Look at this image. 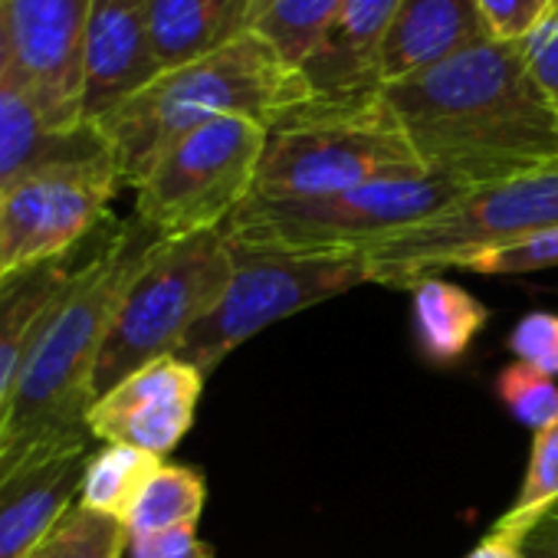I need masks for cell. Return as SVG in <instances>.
I'll list each match as a JSON object with an SVG mask.
<instances>
[{
	"mask_svg": "<svg viewBox=\"0 0 558 558\" xmlns=\"http://www.w3.org/2000/svg\"><path fill=\"white\" fill-rule=\"evenodd\" d=\"M525 532L519 529H506V525H493L483 542H476V548L466 558H525Z\"/></svg>",
	"mask_w": 558,
	"mask_h": 558,
	"instance_id": "31",
	"label": "cell"
},
{
	"mask_svg": "<svg viewBox=\"0 0 558 558\" xmlns=\"http://www.w3.org/2000/svg\"><path fill=\"white\" fill-rule=\"evenodd\" d=\"M266 129L253 119H214L178 138L135 184V217L165 240L223 227L253 194Z\"/></svg>",
	"mask_w": 558,
	"mask_h": 558,
	"instance_id": "8",
	"label": "cell"
},
{
	"mask_svg": "<svg viewBox=\"0 0 558 558\" xmlns=\"http://www.w3.org/2000/svg\"><path fill=\"white\" fill-rule=\"evenodd\" d=\"M430 174L466 191L558 168V116L525 47L486 40L381 89Z\"/></svg>",
	"mask_w": 558,
	"mask_h": 558,
	"instance_id": "1",
	"label": "cell"
},
{
	"mask_svg": "<svg viewBox=\"0 0 558 558\" xmlns=\"http://www.w3.org/2000/svg\"><path fill=\"white\" fill-rule=\"evenodd\" d=\"M558 227V168L493 187H476L424 223H414L362 253L365 279L414 290L460 256L496 250Z\"/></svg>",
	"mask_w": 558,
	"mask_h": 558,
	"instance_id": "7",
	"label": "cell"
},
{
	"mask_svg": "<svg viewBox=\"0 0 558 558\" xmlns=\"http://www.w3.org/2000/svg\"><path fill=\"white\" fill-rule=\"evenodd\" d=\"M345 0H263L253 34L266 40L283 63L303 70L336 24Z\"/></svg>",
	"mask_w": 558,
	"mask_h": 558,
	"instance_id": "21",
	"label": "cell"
},
{
	"mask_svg": "<svg viewBox=\"0 0 558 558\" xmlns=\"http://www.w3.org/2000/svg\"><path fill=\"white\" fill-rule=\"evenodd\" d=\"M161 463L165 460H158V457H151L145 450L122 447V444H102L86 460L80 502L125 522V515L132 512L138 493L145 489V483L155 476V470Z\"/></svg>",
	"mask_w": 558,
	"mask_h": 558,
	"instance_id": "23",
	"label": "cell"
},
{
	"mask_svg": "<svg viewBox=\"0 0 558 558\" xmlns=\"http://www.w3.org/2000/svg\"><path fill=\"white\" fill-rule=\"evenodd\" d=\"M4 279H8V276H0V283H4Z\"/></svg>",
	"mask_w": 558,
	"mask_h": 558,
	"instance_id": "34",
	"label": "cell"
},
{
	"mask_svg": "<svg viewBox=\"0 0 558 558\" xmlns=\"http://www.w3.org/2000/svg\"><path fill=\"white\" fill-rule=\"evenodd\" d=\"M476 0H401L385 44V86L486 44Z\"/></svg>",
	"mask_w": 558,
	"mask_h": 558,
	"instance_id": "17",
	"label": "cell"
},
{
	"mask_svg": "<svg viewBox=\"0 0 558 558\" xmlns=\"http://www.w3.org/2000/svg\"><path fill=\"white\" fill-rule=\"evenodd\" d=\"M310 102L313 89L306 76L250 31L204 60L165 70L142 93L102 116L96 129L125 187H135L178 138L214 119L240 116L269 132Z\"/></svg>",
	"mask_w": 558,
	"mask_h": 558,
	"instance_id": "3",
	"label": "cell"
},
{
	"mask_svg": "<svg viewBox=\"0 0 558 558\" xmlns=\"http://www.w3.org/2000/svg\"><path fill=\"white\" fill-rule=\"evenodd\" d=\"M411 300L414 313V339L421 355L430 365H453L460 362L473 339L486 329L489 310L466 293L463 287L450 283L444 276H430L417 283Z\"/></svg>",
	"mask_w": 558,
	"mask_h": 558,
	"instance_id": "20",
	"label": "cell"
},
{
	"mask_svg": "<svg viewBox=\"0 0 558 558\" xmlns=\"http://www.w3.org/2000/svg\"><path fill=\"white\" fill-rule=\"evenodd\" d=\"M73 256L27 266L0 283V408H4V401L17 381V372H21L44 319L50 316V310L70 287L73 272L80 269V263Z\"/></svg>",
	"mask_w": 558,
	"mask_h": 558,
	"instance_id": "19",
	"label": "cell"
},
{
	"mask_svg": "<svg viewBox=\"0 0 558 558\" xmlns=\"http://www.w3.org/2000/svg\"><path fill=\"white\" fill-rule=\"evenodd\" d=\"M207 502V483L197 466L161 463L155 476L138 493L132 512L125 515L129 535L165 532L178 525H197Z\"/></svg>",
	"mask_w": 558,
	"mask_h": 558,
	"instance_id": "22",
	"label": "cell"
},
{
	"mask_svg": "<svg viewBox=\"0 0 558 558\" xmlns=\"http://www.w3.org/2000/svg\"><path fill=\"white\" fill-rule=\"evenodd\" d=\"M401 0H345L319 50L300 70L313 89V102L359 106L385 89V44Z\"/></svg>",
	"mask_w": 558,
	"mask_h": 558,
	"instance_id": "15",
	"label": "cell"
},
{
	"mask_svg": "<svg viewBox=\"0 0 558 558\" xmlns=\"http://www.w3.org/2000/svg\"><path fill=\"white\" fill-rule=\"evenodd\" d=\"M417 174L430 171L381 96L359 106L310 102L266 132L250 197H319Z\"/></svg>",
	"mask_w": 558,
	"mask_h": 558,
	"instance_id": "5",
	"label": "cell"
},
{
	"mask_svg": "<svg viewBox=\"0 0 558 558\" xmlns=\"http://www.w3.org/2000/svg\"><path fill=\"white\" fill-rule=\"evenodd\" d=\"M158 76L145 0H93L83 50V119L96 125Z\"/></svg>",
	"mask_w": 558,
	"mask_h": 558,
	"instance_id": "14",
	"label": "cell"
},
{
	"mask_svg": "<svg viewBox=\"0 0 558 558\" xmlns=\"http://www.w3.org/2000/svg\"><path fill=\"white\" fill-rule=\"evenodd\" d=\"M204 375L178 355L148 362L122 378L86 411V430L99 444H122L165 460L191 430Z\"/></svg>",
	"mask_w": 558,
	"mask_h": 558,
	"instance_id": "12",
	"label": "cell"
},
{
	"mask_svg": "<svg viewBox=\"0 0 558 558\" xmlns=\"http://www.w3.org/2000/svg\"><path fill=\"white\" fill-rule=\"evenodd\" d=\"M489 40L525 44L551 17L555 0H476Z\"/></svg>",
	"mask_w": 558,
	"mask_h": 558,
	"instance_id": "27",
	"label": "cell"
},
{
	"mask_svg": "<svg viewBox=\"0 0 558 558\" xmlns=\"http://www.w3.org/2000/svg\"><path fill=\"white\" fill-rule=\"evenodd\" d=\"M263 0H145L161 73L204 60L253 31Z\"/></svg>",
	"mask_w": 558,
	"mask_h": 558,
	"instance_id": "18",
	"label": "cell"
},
{
	"mask_svg": "<svg viewBox=\"0 0 558 558\" xmlns=\"http://www.w3.org/2000/svg\"><path fill=\"white\" fill-rule=\"evenodd\" d=\"M548 21H558V0H555V8H551V17Z\"/></svg>",
	"mask_w": 558,
	"mask_h": 558,
	"instance_id": "33",
	"label": "cell"
},
{
	"mask_svg": "<svg viewBox=\"0 0 558 558\" xmlns=\"http://www.w3.org/2000/svg\"><path fill=\"white\" fill-rule=\"evenodd\" d=\"M89 444V430L47 440L0 476V558H27L80 499Z\"/></svg>",
	"mask_w": 558,
	"mask_h": 558,
	"instance_id": "13",
	"label": "cell"
},
{
	"mask_svg": "<svg viewBox=\"0 0 558 558\" xmlns=\"http://www.w3.org/2000/svg\"><path fill=\"white\" fill-rule=\"evenodd\" d=\"M466 187L440 178H391L319 197H246L223 223L236 250L290 256H362L375 243L430 220Z\"/></svg>",
	"mask_w": 558,
	"mask_h": 558,
	"instance_id": "4",
	"label": "cell"
},
{
	"mask_svg": "<svg viewBox=\"0 0 558 558\" xmlns=\"http://www.w3.org/2000/svg\"><path fill=\"white\" fill-rule=\"evenodd\" d=\"M509 352L545 375H558V313H529L509 332Z\"/></svg>",
	"mask_w": 558,
	"mask_h": 558,
	"instance_id": "28",
	"label": "cell"
},
{
	"mask_svg": "<svg viewBox=\"0 0 558 558\" xmlns=\"http://www.w3.org/2000/svg\"><path fill=\"white\" fill-rule=\"evenodd\" d=\"M161 243L165 236L132 217L116 227L93 259L80 263L0 408V476L40 444L86 430L93 372L106 336L125 293Z\"/></svg>",
	"mask_w": 558,
	"mask_h": 558,
	"instance_id": "2",
	"label": "cell"
},
{
	"mask_svg": "<svg viewBox=\"0 0 558 558\" xmlns=\"http://www.w3.org/2000/svg\"><path fill=\"white\" fill-rule=\"evenodd\" d=\"M122 555H129L125 522L96 512L76 499L27 558H122Z\"/></svg>",
	"mask_w": 558,
	"mask_h": 558,
	"instance_id": "24",
	"label": "cell"
},
{
	"mask_svg": "<svg viewBox=\"0 0 558 558\" xmlns=\"http://www.w3.org/2000/svg\"><path fill=\"white\" fill-rule=\"evenodd\" d=\"M129 558H214V545H207L194 525H178L165 532L129 535Z\"/></svg>",
	"mask_w": 558,
	"mask_h": 558,
	"instance_id": "29",
	"label": "cell"
},
{
	"mask_svg": "<svg viewBox=\"0 0 558 558\" xmlns=\"http://www.w3.org/2000/svg\"><path fill=\"white\" fill-rule=\"evenodd\" d=\"M496 395L509 408V414L529 430H542L558 417V385H555V378L532 368V365H525V362H512V365H506L499 372Z\"/></svg>",
	"mask_w": 558,
	"mask_h": 558,
	"instance_id": "26",
	"label": "cell"
},
{
	"mask_svg": "<svg viewBox=\"0 0 558 558\" xmlns=\"http://www.w3.org/2000/svg\"><path fill=\"white\" fill-rule=\"evenodd\" d=\"M93 0H0V80L66 125L83 119V50Z\"/></svg>",
	"mask_w": 558,
	"mask_h": 558,
	"instance_id": "11",
	"label": "cell"
},
{
	"mask_svg": "<svg viewBox=\"0 0 558 558\" xmlns=\"http://www.w3.org/2000/svg\"><path fill=\"white\" fill-rule=\"evenodd\" d=\"M558 502V417L535 430L532 440V453H529V466L522 476V486L515 493V502L509 506V512H502V519H496L506 529H519V532H532V525Z\"/></svg>",
	"mask_w": 558,
	"mask_h": 558,
	"instance_id": "25",
	"label": "cell"
},
{
	"mask_svg": "<svg viewBox=\"0 0 558 558\" xmlns=\"http://www.w3.org/2000/svg\"><path fill=\"white\" fill-rule=\"evenodd\" d=\"M233 243L223 227L165 240L125 293L93 372V401L155 359L178 355L187 332L223 296Z\"/></svg>",
	"mask_w": 558,
	"mask_h": 558,
	"instance_id": "6",
	"label": "cell"
},
{
	"mask_svg": "<svg viewBox=\"0 0 558 558\" xmlns=\"http://www.w3.org/2000/svg\"><path fill=\"white\" fill-rule=\"evenodd\" d=\"M112 155L96 125H66L24 86L0 80V191L53 165Z\"/></svg>",
	"mask_w": 558,
	"mask_h": 558,
	"instance_id": "16",
	"label": "cell"
},
{
	"mask_svg": "<svg viewBox=\"0 0 558 558\" xmlns=\"http://www.w3.org/2000/svg\"><path fill=\"white\" fill-rule=\"evenodd\" d=\"M525 558H558V502L532 525L525 538Z\"/></svg>",
	"mask_w": 558,
	"mask_h": 558,
	"instance_id": "32",
	"label": "cell"
},
{
	"mask_svg": "<svg viewBox=\"0 0 558 558\" xmlns=\"http://www.w3.org/2000/svg\"><path fill=\"white\" fill-rule=\"evenodd\" d=\"M522 47H525L529 66H532L542 93L548 96V102H551V109L558 116V21H548Z\"/></svg>",
	"mask_w": 558,
	"mask_h": 558,
	"instance_id": "30",
	"label": "cell"
},
{
	"mask_svg": "<svg viewBox=\"0 0 558 558\" xmlns=\"http://www.w3.org/2000/svg\"><path fill=\"white\" fill-rule=\"evenodd\" d=\"M125 187L112 155L53 165L0 191V276L73 256Z\"/></svg>",
	"mask_w": 558,
	"mask_h": 558,
	"instance_id": "10",
	"label": "cell"
},
{
	"mask_svg": "<svg viewBox=\"0 0 558 558\" xmlns=\"http://www.w3.org/2000/svg\"><path fill=\"white\" fill-rule=\"evenodd\" d=\"M368 283L362 256H290L233 246V276L223 296L187 332L178 359L204 378L263 329Z\"/></svg>",
	"mask_w": 558,
	"mask_h": 558,
	"instance_id": "9",
	"label": "cell"
}]
</instances>
